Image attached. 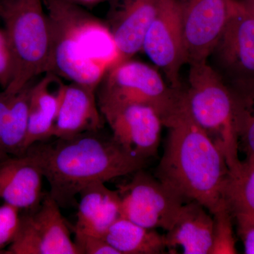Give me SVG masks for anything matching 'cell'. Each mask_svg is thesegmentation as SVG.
Wrapping results in <instances>:
<instances>
[{"mask_svg":"<svg viewBox=\"0 0 254 254\" xmlns=\"http://www.w3.org/2000/svg\"><path fill=\"white\" fill-rule=\"evenodd\" d=\"M100 131L38 142L28 148L49 184L48 193L60 208L73 206L76 195L89 185L133 174L146 165L148 160L130 154L113 136Z\"/></svg>","mask_w":254,"mask_h":254,"instance_id":"1","label":"cell"},{"mask_svg":"<svg viewBox=\"0 0 254 254\" xmlns=\"http://www.w3.org/2000/svg\"><path fill=\"white\" fill-rule=\"evenodd\" d=\"M164 126L169 133L155 177L187 202H198L213 214L224 200L230 175L225 155L190 118L183 103Z\"/></svg>","mask_w":254,"mask_h":254,"instance_id":"2","label":"cell"},{"mask_svg":"<svg viewBox=\"0 0 254 254\" xmlns=\"http://www.w3.org/2000/svg\"><path fill=\"white\" fill-rule=\"evenodd\" d=\"M50 29L49 71L96 91L118 63L116 45L105 22L66 0H43Z\"/></svg>","mask_w":254,"mask_h":254,"instance_id":"3","label":"cell"},{"mask_svg":"<svg viewBox=\"0 0 254 254\" xmlns=\"http://www.w3.org/2000/svg\"><path fill=\"white\" fill-rule=\"evenodd\" d=\"M185 109L225 155L230 173L240 168L235 103L230 86L208 61L190 64Z\"/></svg>","mask_w":254,"mask_h":254,"instance_id":"4","label":"cell"},{"mask_svg":"<svg viewBox=\"0 0 254 254\" xmlns=\"http://www.w3.org/2000/svg\"><path fill=\"white\" fill-rule=\"evenodd\" d=\"M0 18L16 63L14 79L4 90L17 93L49 71V21L43 0H0Z\"/></svg>","mask_w":254,"mask_h":254,"instance_id":"5","label":"cell"},{"mask_svg":"<svg viewBox=\"0 0 254 254\" xmlns=\"http://www.w3.org/2000/svg\"><path fill=\"white\" fill-rule=\"evenodd\" d=\"M96 91L101 113L125 105L143 103L158 110L163 126L182 105L183 88L174 89L156 68L132 59L110 67Z\"/></svg>","mask_w":254,"mask_h":254,"instance_id":"6","label":"cell"},{"mask_svg":"<svg viewBox=\"0 0 254 254\" xmlns=\"http://www.w3.org/2000/svg\"><path fill=\"white\" fill-rule=\"evenodd\" d=\"M121 217L148 229L168 231L186 200L171 187L145 172L133 173L129 182L118 186Z\"/></svg>","mask_w":254,"mask_h":254,"instance_id":"7","label":"cell"},{"mask_svg":"<svg viewBox=\"0 0 254 254\" xmlns=\"http://www.w3.org/2000/svg\"><path fill=\"white\" fill-rule=\"evenodd\" d=\"M5 254H80L60 206L49 193L35 210L21 215L19 228Z\"/></svg>","mask_w":254,"mask_h":254,"instance_id":"8","label":"cell"},{"mask_svg":"<svg viewBox=\"0 0 254 254\" xmlns=\"http://www.w3.org/2000/svg\"><path fill=\"white\" fill-rule=\"evenodd\" d=\"M142 50L174 89H182L180 72L186 64L185 41L177 0H162L143 39Z\"/></svg>","mask_w":254,"mask_h":254,"instance_id":"9","label":"cell"},{"mask_svg":"<svg viewBox=\"0 0 254 254\" xmlns=\"http://www.w3.org/2000/svg\"><path fill=\"white\" fill-rule=\"evenodd\" d=\"M180 7L186 64L208 61L237 0H177Z\"/></svg>","mask_w":254,"mask_h":254,"instance_id":"10","label":"cell"},{"mask_svg":"<svg viewBox=\"0 0 254 254\" xmlns=\"http://www.w3.org/2000/svg\"><path fill=\"white\" fill-rule=\"evenodd\" d=\"M209 58L227 83L254 79V18L238 0Z\"/></svg>","mask_w":254,"mask_h":254,"instance_id":"11","label":"cell"},{"mask_svg":"<svg viewBox=\"0 0 254 254\" xmlns=\"http://www.w3.org/2000/svg\"><path fill=\"white\" fill-rule=\"evenodd\" d=\"M113 138L130 154L148 160L156 155L163 120L151 105L131 103L102 113Z\"/></svg>","mask_w":254,"mask_h":254,"instance_id":"12","label":"cell"},{"mask_svg":"<svg viewBox=\"0 0 254 254\" xmlns=\"http://www.w3.org/2000/svg\"><path fill=\"white\" fill-rule=\"evenodd\" d=\"M105 24L116 45L119 62L142 50L143 39L162 0H110Z\"/></svg>","mask_w":254,"mask_h":254,"instance_id":"13","label":"cell"},{"mask_svg":"<svg viewBox=\"0 0 254 254\" xmlns=\"http://www.w3.org/2000/svg\"><path fill=\"white\" fill-rule=\"evenodd\" d=\"M43 171L35 155L28 149L22 155L0 161V199L20 210L31 211L41 204Z\"/></svg>","mask_w":254,"mask_h":254,"instance_id":"14","label":"cell"},{"mask_svg":"<svg viewBox=\"0 0 254 254\" xmlns=\"http://www.w3.org/2000/svg\"><path fill=\"white\" fill-rule=\"evenodd\" d=\"M95 93L94 90L73 82L61 83L53 137L69 138L85 132L101 130L105 119Z\"/></svg>","mask_w":254,"mask_h":254,"instance_id":"15","label":"cell"},{"mask_svg":"<svg viewBox=\"0 0 254 254\" xmlns=\"http://www.w3.org/2000/svg\"><path fill=\"white\" fill-rule=\"evenodd\" d=\"M198 202L182 205L172 227L166 231V248L182 247L185 254H210L213 240V217Z\"/></svg>","mask_w":254,"mask_h":254,"instance_id":"16","label":"cell"},{"mask_svg":"<svg viewBox=\"0 0 254 254\" xmlns=\"http://www.w3.org/2000/svg\"><path fill=\"white\" fill-rule=\"evenodd\" d=\"M77 220L73 232L104 236L121 217V200L118 190H111L103 182L93 184L80 192Z\"/></svg>","mask_w":254,"mask_h":254,"instance_id":"17","label":"cell"},{"mask_svg":"<svg viewBox=\"0 0 254 254\" xmlns=\"http://www.w3.org/2000/svg\"><path fill=\"white\" fill-rule=\"evenodd\" d=\"M60 78L53 73H46L38 83L32 85L24 153L32 145L53 137L59 107L60 87L63 81L56 89L53 87Z\"/></svg>","mask_w":254,"mask_h":254,"instance_id":"18","label":"cell"},{"mask_svg":"<svg viewBox=\"0 0 254 254\" xmlns=\"http://www.w3.org/2000/svg\"><path fill=\"white\" fill-rule=\"evenodd\" d=\"M104 239L119 254H160L167 249L164 235L123 217L114 222Z\"/></svg>","mask_w":254,"mask_h":254,"instance_id":"19","label":"cell"},{"mask_svg":"<svg viewBox=\"0 0 254 254\" xmlns=\"http://www.w3.org/2000/svg\"><path fill=\"white\" fill-rule=\"evenodd\" d=\"M32 83L16 93L0 141V161L24 153Z\"/></svg>","mask_w":254,"mask_h":254,"instance_id":"20","label":"cell"},{"mask_svg":"<svg viewBox=\"0 0 254 254\" xmlns=\"http://www.w3.org/2000/svg\"><path fill=\"white\" fill-rule=\"evenodd\" d=\"M227 84L235 98L239 150L245 153L243 161L254 163V79L240 80Z\"/></svg>","mask_w":254,"mask_h":254,"instance_id":"21","label":"cell"},{"mask_svg":"<svg viewBox=\"0 0 254 254\" xmlns=\"http://www.w3.org/2000/svg\"><path fill=\"white\" fill-rule=\"evenodd\" d=\"M223 198L233 219L254 220V163L242 160L240 168L230 173Z\"/></svg>","mask_w":254,"mask_h":254,"instance_id":"22","label":"cell"},{"mask_svg":"<svg viewBox=\"0 0 254 254\" xmlns=\"http://www.w3.org/2000/svg\"><path fill=\"white\" fill-rule=\"evenodd\" d=\"M213 217V240L210 254H235L236 240L233 230V217L222 200L212 214Z\"/></svg>","mask_w":254,"mask_h":254,"instance_id":"23","label":"cell"},{"mask_svg":"<svg viewBox=\"0 0 254 254\" xmlns=\"http://www.w3.org/2000/svg\"><path fill=\"white\" fill-rule=\"evenodd\" d=\"M20 211L8 203L0 205V252L9 247L16 237L21 221Z\"/></svg>","mask_w":254,"mask_h":254,"instance_id":"24","label":"cell"},{"mask_svg":"<svg viewBox=\"0 0 254 254\" xmlns=\"http://www.w3.org/2000/svg\"><path fill=\"white\" fill-rule=\"evenodd\" d=\"M16 63L12 48L4 28H0V86L6 89L14 79Z\"/></svg>","mask_w":254,"mask_h":254,"instance_id":"25","label":"cell"},{"mask_svg":"<svg viewBox=\"0 0 254 254\" xmlns=\"http://www.w3.org/2000/svg\"><path fill=\"white\" fill-rule=\"evenodd\" d=\"M75 245L80 254H119L103 237L74 232Z\"/></svg>","mask_w":254,"mask_h":254,"instance_id":"26","label":"cell"},{"mask_svg":"<svg viewBox=\"0 0 254 254\" xmlns=\"http://www.w3.org/2000/svg\"><path fill=\"white\" fill-rule=\"evenodd\" d=\"M237 234L244 245V253L254 254V220L246 218L234 219Z\"/></svg>","mask_w":254,"mask_h":254,"instance_id":"27","label":"cell"},{"mask_svg":"<svg viewBox=\"0 0 254 254\" xmlns=\"http://www.w3.org/2000/svg\"><path fill=\"white\" fill-rule=\"evenodd\" d=\"M15 94L16 93H11L6 90L0 92V141Z\"/></svg>","mask_w":254,"mask_h":254,"instance_id":"28","label":"cell"},{"mask_svg":"<svg viewBox=\"0 0 254 254\" xmlns=\"http://www.w3.org/2000/svg\"><path fill=\"white\" fill-rule=\"evenodd\" d=\"M68 2L72 3L78 6H93L100 4V3L103 2L105 1H110V0H66Z\"/></svg>","mask_w":254,"mask_h":254,"instance_id":"29","label":"cell"},{"mask_svg":"<svg viewBox=\"0 0 254 254\" xmlns=\"http://www.w3.org/2000/svg\"><path fill=\"white\" fill-rule=\"evenodd\" d=\"M241 6L254 18V0H238Z\"/></svg>","mask_w":254,"mask_h":254,"instance_id":"30","label":"cell"}]
</instances>
